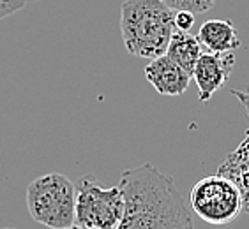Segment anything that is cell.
Returning <instances> with one entry per match:
<instances>
[{"mask_svg":"<svg viewBox=\"0 0 249 229\" xmlns=\"http://www.w3.org/2000/svg\"><path fill=\"white\" fill-rule=\"evenodd\" d=\"M66 229H89V228H83V226L72 224V226H69V228H66Z\"/></svg>","mask_w":249,"mask_h":229,"instance_id":"14","label":"cell"},{"mask_svg":"<svg viewBox=\"0 0 249 229\" xmlns=\"http://www.w3.org/2000/svg\"><path fill=\"white\" fill-rule=\"evenodd\" d=\"M196 37L207 53H233L242 46L239 32L228 19H209L200 27Z\"/></svg>","mask_w":249,"mask_h":229,"instance_id":"9","label":"cell"},{"mask_svg":"<svg viewBox=\"0 0 249 229\" xmlns=\"http://www.w3.org/2000/svg\"><path fill=\"white\" fill-rule=\"evenodd\" d=\"M27 210L50 229L76 224V185L60 173H46L27 187Z\"/></svg>","mask_w":249,"mask_h":229,"instance_id":"3","label":"cell"},{"mask_svg":"<svg viewBox=\"0 0 249 229\" xmlns=\"http://www.w3.org/2000/svg\"><path fill=\"white\" fill-rule=\"evenodd\" d=\"M189 206L193 213L211 226H228L244 212L239 187L219 173L201 178L191 187Z\"/></svg>","mask_w":249,"mask_h":229,"instance_id":"4","label":"cell"},{"mask_svg":"<svg viewBox=\"0 0 249 229\" xmlns=\"http://www.w3.org/2000/svg\"><path fill=\"white\" fill-rule=\"evenodd\" d=\"M119 185L125 197V212L117 229H195L191 210L173 177L154 164L122 171Z\"/></svg>","mask_w":249,"mask_h":229,"instance_id":"1","label":"cell"},{"mask_svg":"<svg viewBox=\"0 0 249 229\" xmlns=\"http://www.w3.org/2000/svg\"><path fill=\"white\" fill-rule=\"evenodd\" d=\"M195 27V15L187 11H177L175 13V30L189 32Z\"/></svg>","mask_w":249,"mask_h":229,"instance_id":"12","label":"cell"},{"mask_svg":"<svg viewBox=\"0 0 249 229\" xmlns=\"http://www.w3.org/2000/svg\"><path fill=\"white\" fill-rule=\"evenodd\" d=\"M235 67L233 53H201L191 78L198 86V100L209 102L211 97L230 80Z\"/></svg>","mask_w":249,"mask_h":229,"instance_id":"6","label":"cell"},{"mask_svg":"<svg viewBox=\"0 0 249 229\" xmlns=\"http://www.w3.org/2000/svg\"><path fill=\"white\" fill-rule=\"evenodd\" d=\"M145 78L158 94L172 97L182 96L191 82V76L166 55L154 58L145 65Z\"/></svg>","mask_w":249,"mask_h":229,"instance_id":"8","label":"cell"},{"mask_svg":"<svg viewBox=\"0 0 249 229\" xmlns=\"http://www.w3.org/2000/svg\"><path fill=\"white\" fill-rule=\"evenodd\" d=\"M231 94L240 100V104L244 106L249 116V88L248 90H231ZM217 173L230 178L239 187L242 201H244V210L249 213V127L246 131L244 139L233 152L226 155L225 163L219 166Z\"/></svg>","mask_w":249,"mask_h":229,"instance_id":"7","label":"cell"},{"mask_svg":"<svg viewBox=\"0 0 249 229\" xmlns=\"http://www.w3.org/2000/svg\"><path fill=\"white\" fill-rule=\"evenodd\" d=\"M125 197L120 185L105 187L92 177L76 183V224L89 229H117L124 219Z\"/></svg>","mask_w":249,"mask_h":229,"instance_id":"5","label":"cell"},{"mask_svg":"<svg viewBox=\"0 0 249 229\" xmlns=\"http://www.w3.org/2000/svg\"><path fill=\"white\" fill-rule=\"evenodd\" d=\"M27 0H0V19L15 15L19 9H23Z\"/></svg>","mask_w":249,"mask_h":229,"instance_id":"13","label":"cell"},{"mask_svg":"<svg viewBox=\"0 0 249 229\" xmlns=\"http://www.w3.org/2000/svg\"><path fill=\"white\" fill-rule=\"evenodd\" d=\"M0 229H15V228H0Z\"/></svg>","mask_w":249,"mask_h":229,"instance_id":"15","label":"cell"},{"mask_svg":"<svg viewBox=\"0 0 249 229\" xmlns=\"http://www.w3.org/2000/svg\"><path fill=\"white\" fill-rule=\"evenodd\" d=\"M201 53H203V48H201L196 35H193L191 32L175 30L172 35V41L168 44L166 57L172 58L173 62L178 64L191 76L193 69H195L198 60H200Z\"/></svg>","mask_w":249,"mask_h":229,"instance_id":"10","label":"cell"},{"mask_svg":"<svg viewBox=\"0 0 249 229\" xmlns=\"http://www.w3.org/2000/svg\"><path fill=\"white\" fill-rule=\"evenodd\" d=\"M120 30L133 57L154 60L166 55L175 32V11L161 0H125L120 5Z\"/></svg>","mask_w":249,"mask_h":229,"instance_id":"2","label":"cell"},{"mask_svg":"<svg viewBox=\"0 0 249 229\" xmlns=\"http://www.w3.org/2000/svg\"><path fill=\"white\" fill-rule=\"evenodd\" d=\"M166 7H170L172 11H187L193 15H201L211 11L216 4V0H161Z\"/></svg>","mask_w":249,"mask_h":229,"instance_id":"11","label":"cell"}]
</instances>
